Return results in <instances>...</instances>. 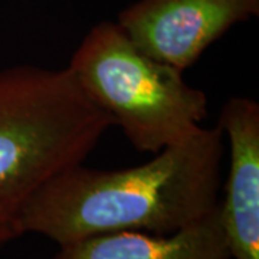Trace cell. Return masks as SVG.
<instances>
[{
  "label": "cell",
  "mask_w": 259,
  "mask_h": 259,
  "mask_svg": "<svg viewBox=\"0 0 259 259\" xmlns=\"http://www.w3.org/2000/svg\"><path fill=\"white\" fill-rule=\"evenodd\" d=\"M259 15V0H137L117 23L147 55L185 71L235 25Z\"/></svg>",
  "instance_id": "277c9868"
},
{
  "label": "cell",
  "mask_w": 259,
  "mask_h": 259,
  "mask_svg": "<svg viewBox=\"0 0 259 259\" xmlns=\"http://www.w3.org/2000/svg\"><path fill=\"white\" fill-rule=\"evenodd\" d=\"M229 140L231 163L219 202L232 259H259V104L232 97L219 122Z\"/></svg>",
  "instance_id": "5b68a950"
},
{
  "label": "cell",
  "mask_w": 259,
  "mask_h": 259,
  "mask_svg": "<svg viewBox=\"0 0 259 259\" xmlns=\"http://www.w3.org/2000/svg\"><path fill=\"white\" fill-rule=\"evenodd\" d=\"M68 71L140 151L183 141L207 114V95L186 82L185 71L143 52L117 22L90 29Z\"/></svg>",
  "instance_id": "3957f363"
},
{
  "label": "cell",
  "mask_w": 259,
  "mask_h": 259,
  "mask_svg": "<svg viewBox=\"0 0 259 259\" xmlns=\"http://www.w3.org/2000/svg\"><path fill=\"white\" fill-rule=\"evenodd\" d=\"M225 136L200 127L150 161L124 170L69 167L42 186L22 214V233L66 245L111 232L166 235L219 204Z\"/></svg>",
  "instance_id": "6da1fadb"
},
{
  "label": "cell",
  "mask_w": 259,
  "mask_h": 259,
  "mask_svg": "<svg viewBox=\"0 0 259 259\" xmlns=\"http://www.w3.org/2000/svg\"><path fill=\"white\" fill-rule=\"evenodd\" d=\"M111 117L65 69H0V249L23 236L22 214L52 177L83 163Z\"/></svg>",
  "instance_id": "7a4b0ae2"
},
{
  "label": "cell",
  "mask_w": 259,
  "mask_h": 259,
  "mask_svg": "<svg viewBox=\"0 0 259 259\" xmlns=\"http://www.w3.org/2000/svg\"><path fill=\"white\" fill-rule=\"evenodd\" d=\"M51 259H232L219 204L171 233L111 232L61 245Z\"/></svg>",
  "instance_id": "8992f818"
}]
</instances>
